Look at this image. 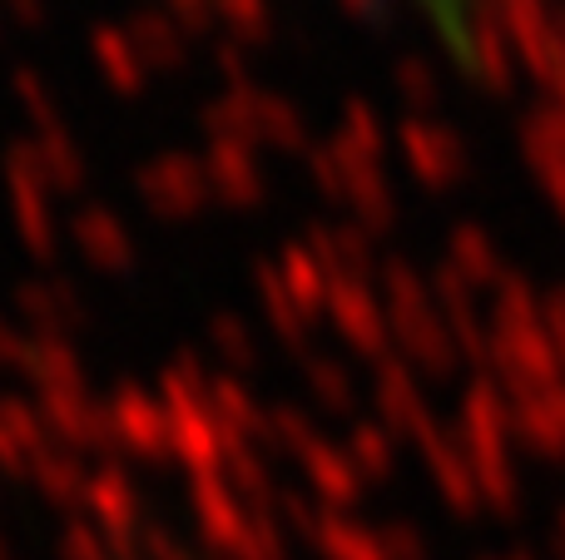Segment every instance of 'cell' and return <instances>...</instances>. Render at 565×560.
Returning a JSON list of instances; mask_svg holds the SVG:
<instances>
[{"label":"cell","instance_id":"6da1fadb","mask_svg":"<svg viewBox=\"0 0 565 560\" xmlns=\"http://www.w3.org/2000/svg\"><path fill=\"white\" fill-rule=\"evenodd\" d=\"M437 6H441V10H447V15H451V20H457V10H461V6H467V0H437Z\"/></svg>","mask_w":565,"mask_h":560}]
</instances>
